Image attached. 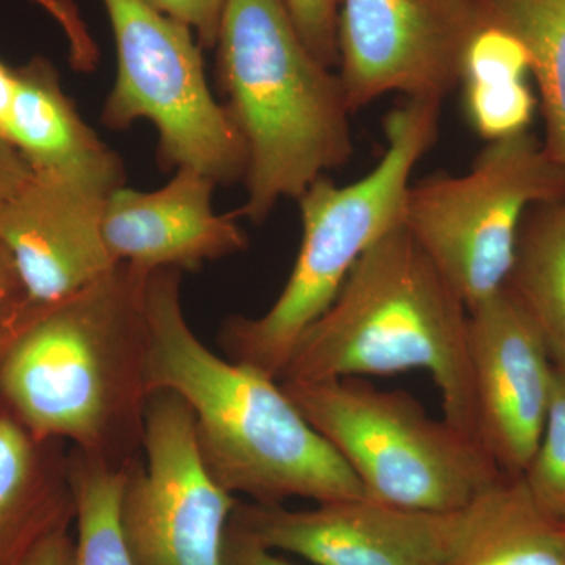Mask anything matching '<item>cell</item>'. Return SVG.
<instances>
[{"label": "cell", "instance_id": "7a4b0ae2", "mask_svg": "<svg viewBox=\"0 0 565 565\" xmlns=\"http://www.w3.org/2000/svg\"><path fill=\"white\" fill-rule=\"evenodd\" d=\"M181 270L148 274V392L178 394L193 416L199 455L226 492L253 503L366 498L332 445L300 414L280 382L222 359L193 333L181 303Z\"/></svg>", "mask_w": 565, "mask_h": 565}, {"label": "cell", "instance_id": "484cf974", "mask_svg": "<svg viewBox=\"0 0 565 565\" xmlns=\"http://www.w3.org/2000/svg\"><path fill=\"white\" fill-rule=\"evenodd\" d=\"M33 2L43 7L62 25L63 32L68 36L76 61L90 63L93 54H95V47H93L90 36L85 31L84 24H82L76 11L71 9L68 3L63 2V0H33Z\"/></svg>", "mask_w": 565, "mask_h": 565}, {"label": "cell", "instance_id": "8fae6325", "mask_svg": "<svg viewBox=\"0 0 565 565\" xmlns=\"http://www.w3.org/2000/svg\"><path fill=\"white\" fill-rule=\"evenodd\" d=\"M468 313L479 444L501 473L520 476L544 433L555 366L530 316L505 286Z\"/></svg>", "mask_w": 565, "mask_h": 565}, {"label": "cell", "instance_id": "cb8c5ba5", "mask_svg": "<svg viewBox=\"0 0 565 565\" xmlns=\"http://www.w3.org/2000/svg\"><path fill=\"white\" fill-rule=\"evenodd\" d=\"M152 9L191 29L203 50H215L228 0H145Z\"/></svg>", "mask_w": 565, "mask_h": 565}, {"label": "cell", "instance_id": "30bf717a", "mask_svg": "<svg viewBox=\"0 0 565 565\" xmlns=\"http://www.w3.org/2000/svg\"><path fill=\"white\" fill-rule=\"evenodd\" d=\"M486 18L481 0H341L337 68L351 114L388 93L444 102Z\"/></svg>", "mask_w": 565, "mask_h": 565}, {"label": "cell", "instance_id": "6da1fadb", "mask_svg": "<svg viewBox=\"0 0 565 565\" xmlns=\"http://www.w3.org/2000/svg\"><path fill=\"white\" fill-rule=\"evenodd\" d=\"M151 270L120 263L54 302L0 310V407L36 440L63 441L111 470L141 457Z\"/></svg>", "mask_w": 565, "mask_h": 565}, {"label": "cell", "instance_id": "4316f807", "mask_svg": "<svg viewBox=\"0 0 565 565\" xmlns=\"http://www.w3.org/2000/svg\"><path fill=\"white\" fill-rule=\"evenodd\" d=\"M31 177L32 169L21 152L6 137L0 136V207L9 202Z\"/></svg>", "mask_w": 565, "mask_h": 565}, {"label": "cell", "instance_id": "ba28073f", "mask_svg": "<svg viewBox=\"0 0 565 565\" xmlns=\"http://www.w3.org/2000/svg\"><path fill=\"white\" fill-rule=\"evenodd\" d=\"M102 2L117 46V77L104 103V125L126 129L150 121L163 169H193L217 185L243 181V137L225 104L212 95L203 47L191 29L145 0Z\"/></svg>", "mask_w": 565, "mask_h": 565}, {"label": "cell", "instance_id": "277c9868", "mask_svg": "<svg viewBox=\"0 0 565 565\" xmlns=\"http://www.w3.org/2000/svg\"><path fill=\"white\" fill-rule=\"evenodd\" d=\"M468 323L467 305L401 225L356 262L297 340L280 382L427 371L446 422L479 444Z\"/></svg>", "mask_w": 565, "mask_h": 565}, {"label": "cell", "instance_id": "ffe728a7", "mask_svg": "<svg viewBox=\"0 0 565 565\" xmlns=\"http://www.w3.org/2000/svg\"><path fill=\"white\" fill-rule=\"evenodd\" d=\"M487 17L525 43L541 88L546 150L565 172V0H481Z\"/></svg>", "mask_w": 565, "mask_h": 565}, {"label": "cell", "instance_id": "4fadbf2b", "mask_svg": "<svg viewBox=\"0 0 565 565\" xmlns=\"http://www.w3.org/2000/svg\"><path fill=\"white\" fill-rule=\"evenodd\" d=\"M106 202L79 185L32 173L0 207V241L17 266L25 300L63 299L120 264L104 243Z\"/></svg>", "mask_w": 565, "mask_h": 565}, {"label": "cell", "instance_id": "83f0119b", "mask_svg": "<svg viewBox=\"0 0 565 565\" xmlns=\"http://www.w3.org/2000/svg\"><path fill=\"white\" fill-rule=\"evenodd\" d=\"M22 565H76V541L71 527L44 539Z\"/></svg>", "mask_w": 565, "mask_h": 565}, {"label": "cell", "instance_id": "5b68a950", "mask_svg": "<svg viewBox=\"0 0 565 565\" xmlns=\"http://www.w3.org/2000/svg\"><path fill=\"white\" fill-rule=\"evenodd\" d=\"M440 109L435 99H407L385 118L386 150L370 173L348 185L321 177L297 199L302 243L292 273L266 313L223 322L217 341L228 360L280 382L297 340L364 252L403 225L412 173L437 140Z\"/></svg>", "mask_w": 565, "mask_h": 565}, {"label": "cell", "instance_id": "f546056e", "mask_svg": "<svg viewBox=\"0 0 565 565\" xmlns=\"http://www.w3.org/2000/svg\"><path fill=\"white\" fill-rule=\"evenodd\" d=\"M17 82L18 68L7 65V63L0 58V136L3 137H6L11 104H13L14 92H17Z\"/></svg>", "mask_w": 565, "mask_h": 565}, {"label": "cell", "instance_id": "d6986e66", "mask_svg": "<svg viewBox=\"0 0 565 565\" xmlns=\"http://www.w3.org/2000/svg\"><path fill=\"white\" fill-rule=\"evenodd\" d=\"M505 288L522 305L565 375V204L535 206L520 230Z\"/></svg>", "mask_w": 565, "mask_h": 565}, {"label": "cell", "instance_id": "9a60e30c", "mask_svg": "<svg viewBox=\"0 0 565 565\" xmlns=\"http://www.w3.org/2000/svg\"><path fill=\"white\" fill-rule=\"evenodd\" d=\"M7 139L32 173L58 178L109 199L126 182L125 163L81 117L50 61L18 68Z\"/></svg>", "mask_w": 565, "mask_h": 565}, {"label": "cell", "instance_id": "603a6c76", "mask_svg": "<svg viewBox=\"0 0 565 565\" xmlns=\"http://www.w3.org/2000/svg\"><path fill=\"white\" fill-rule=\"evenodd\" d=\"M297 31L316 57L338 66V20L341 0H285Z\"/></svg>", "mask_w": 565, "mask_h": 565}, {"label": "cell", "instance_id": "ac0fdd59", "mask_svg": "<svg viewBox=\"0 0 565 565\" xmlns=\"http://www.w3.org/2000/svg\"><path fill=\"white\" fill-rule=\"evenodd\" d=\"M530 73L525 43L487 17L465 46L459 82L468 121L482 139L497 141L526 132L535 106L526 84Z\"/></svg>", "mask_w": 565, "mask_h": 565}, {"label": "cell", "instance_id": "52a82bcc", "mask_svg": "<svg viewBox=\"0 0 565 565\" xmlns=\"http://www.w3.org/2000/svg\"><path fill=\"white\" fill-rule=\"evenodd\" d=\"M564 195V170L523 132L490 141L462 177L411 184L403 225L471 310L504 288L531 207Z\"/></svg>", "mask_w": 565, "mask_h": 565}, {"label": "cell", "instance_id": "7c38bea8", "mask_svg": "<svg viewBox=\"0 0 565 565\" xmlns=\"http://www.w3.org/2000/svg\"><path fill=\"white\" fill-rule=\"evenodd\" d=\"M455 516L356 498L300 511L239 501L233 522L275 552L315 565H445Z\"/></svg>", "mask_w": 565, "mask_h": 565}, {"label": "cell", "instance_id": "2e32d148", "mask_svg": "<svg viewBox=\"0 0 565 565\" xmlns=\"http://www.w3.org/2000/svg\"><path fill=\"white\" fill-rule=\"evenodd\" d=\"M74 520L70 446L36 440L0 407V565L24 564Z\"/></svg>", "mask_w": 565, "mask_h": 565}, {"label": "cell", "instance_id": "d4e9b609", "mask_svg": "<svg viewBox=\"0 0 565 565\" xmlns=\"http://www.w3.org/2000/svg\"><path fill=\"white\" fill-rule=\"evenodd\" d=\"M222 565H294L280 553L262 544L258 539L233 522L223 546Z\"/></svg>", "mask_w": 565, "mask_h": 565}, {"label": "cell", "instance_id": "8992f818", "mask_svg": "<svg viewBox=\"0 0 565 565\" xmlns=\"http://www.w3.org/2000/svg\"><path fill=\"white\" fill-rule=\"evenodd\" d=\"M280 385L377 503L449 514L503 476L481 445L403 390L364 377Z\"/></svg>", "mask_w": 565, "mask_h": 565}, {"label": "cell", "instance_id": "3957f363", "mask_svg": "<svg viewBox=\"0 0 565 565\" xmlns=\"http://www.w3.org/2000/svg\"><path fill=\"white\" fill-rule=\"evenodd\" d=\"M217 81L243 137L245 202L236 218L266 222L353 154L351 110L338 73L305 44L285 0H228Z\"/></svg>", "mask_w": 565, "mask_h": 565}, {"label": "cell", "instance_id": "7402d4cb", "mask_svg": "<svg viewBox=\"0 0 565 565\" xmlns=\"http://www.w3.org/2000/svg\"><path fill=\"white\" fill-rule=\"evenodd\" d=\"M520 476L539 508L565 523V375L559 371L541 441Z\"/></svg>", "mask_w": 565, "mask_h": 565}, {"label": "cell", "instance_id": "5bb4252c", "mask_svg": "<svg viewBox=\"0 0 565 565\" xmlns=\"http://www.w3.org/2000/svg\"><path fill=\"white\" fill-rule=\"evenodd\" d=\"M215 184L193 169H177L151 192L122 188L104 206L103 236L111 258L147 270H199L248 247L239 218L217 214Z\"/></svg>", "mask_w": 565, "mask_h": 565}, {"label": "cell", "instance_id": "e0dca14e", "mask_svg": "<svg viewBox=\"0 0 565 565\" xmlns=\"http://www.w3.org/2000/svg\"><path fill=\"white\" fill-rule=\"evenodd\" d=\"M445 565H565V523L503 475L456 512Z\"/></svg>", "mask_w": 565, "mask_h": 565}, {"label": "cell", "instance_id": "f1b7e54d", "mask_svg": "<svg viewBox=\"0 0 565 565\" xmlns=\"http://www.w3.org/2000/svg\"><path fill=\"white\" fill-rule=\"evenodd\" d=\"M22 297V285L9 248L0 241V310Z\"/></svg>", "mask_w": 565, "mask_h": 565}, {"label": "cell", "instance_id": "44dd1931", "mask_svg": "<svg viewBox=\"0 0 565 565\" xmlns=\"http://www.w3.org/2000/svg\"><path fill=\"white\" fill-rule=\"evenodd\" d=\"M70 467L76 500V565H136L118 519L126 470H111L71 448Z\"/></svg>", "mask_w": 565, "mask_h": 565}, {"label": "cell", "instance_id": "9c48e42d", "mask_svg": "<svg viewBox=\"0 0 565 565\" xmlns=\"http://www.w3.org/2000/svg\"><path fill=\"white\" fill-rule=\"evenodd\" d=\"M237 503L204 468L188 404L151 393L141 457L126 470L118 508L134 564L222 565Z\"/></svg>", "mask_w": 565, "mask_h": 565}]
</instances>
